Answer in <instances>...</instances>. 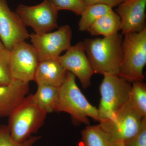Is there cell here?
<instances>
[{"label": "cell", "instance_id": "cell-1", "mask_svg": "<svg viewBox=\"0 0 146 146\" xmlns=\"http://www.w3.org/2000/svg\"><path fill=\"white\" fill-rule=\"evenodd\" d=\"M123 38L120 33L83 41L85 52L95 74L118 76L123 59Z\"/></svg>", "mask_w": 146, "mask_h": 146}, {"label": "cell", "instance_id": "cell-2", "mask_svg": "<svg viewBox=\"0 0 146 146\" xmlns=\"http://www.w3.org/2000/svg\"><path fill=\"white\" fill-rule=\"evenodd\" d=\"M55 112H66L76 121L89 125V117L100 122L98 108L88 102L76 82V76L70 72L59 87Z\"/></svg>", "mask_w": 146, "mask_h": 146}, {"label": "cell", "instance_id": "cell-3", "mask_svg": "<svg viewBox=\"0 0 146 146\" xmlns=\"http://www.w3.org/2000/svg\"><path fill=\"white\" fill-rule=\"evenodd\" d=\"M47 114L32 95L26 97L9 116L7 126L13 140L18 143L26 141L43 125Z\"/></svg>", "mask_w": 146, "mask_h": 146}, {"label": "cell", "instance_id": "cell-4", "mask_svg": "<svg viewBox=\"0 0 146 146\" xmlns=\"http://www.w3.org/2000/svg\"><path fill=\"white\" fill-rule=\"evenodd\" d=\"M118 76L130 82L143 81L146 64V28L139 32L124 34Z\"/></svg>", "mask_w": 146, "mask_h": 146}, {"label": "cell", "instance_id": "cell-5", "mask_svg": "<svg viewBox=\"0 0 146 146\" xmlns=\"http://www.w3.org/2000/svg\"><path fill=\"white\" fill-rule=\"evenodd\" d=\"M131 83L118 76H104L100 87L99 122L114 117L129 101Z\"/></svg>", "mask_w": 146, "mask_h": 146}, {"label": "cell", "instance_id": "cell-6", "mask_svg": "<svg viewBox=\"0 0 146 146\" xmlns=\"http://www.w3.org/2000/svg\"><path fill=\"white\" fill-rule=\"evenodd\" d=\"M145 117L129 101L114 117L99 125L110 141L125 142L138 133Z\"/></svg>", "mask_w": 146, "mask_h": 146}, {"label": "cell", "instance_id": "cell-7", "mask_svg": "<svg viewBox=\"0 0 146 146\" xmlns=\"http://www.w3.org/2000/svg\"><path fill=\"white\" fill-rule=\"evenodd\" d=\"M72 35L70 27L65 25L56 31L32 33L29 37L40 61L59 57L63 51L67 50L71 46Z\"/></svg>", "mask_w": 146, "mask_h": 146}, {"label": "cell", "instance_id": "cell-8", "mask_svg": "<svg viewBox=\"0 0 146 146\" xmlns=\"http://www.w3.org/2000/svg\"><path fill=\"white\" fill-rule=\"evenodd\" d=\"M58 12L47 0L32 6L19 5L16 9L26 27H31L36 34L50 32L58 28Z\"/></svg>", "mask_w": 146, "mask_h": 146}, {"label": "cell", "instance_id": "cell-9", "mask_svg": "<svg viewBox=\"0 0 146 146\" xmlns=\"http://www.w3.org/2000/svg\"><path fill=\"white\" fill-rule=\"evenodd\" d=\"M39 63L35 49L25 41L17 44L10 51V70L13 79L26 83L34 80Z\"/></svg>", "mask_w": 146, "mask_h": 146}, {"label": "cell", "instance_id": "cell-10", "mask_svg": "<svg viewBox=\"0 0 146 146\" xmlns=\"http://www.w3.org/2000/svg\"><path fill=\"white\" fill-rule=\"evenodd\" d=\"M29 36L20 16L11 10L6 0H0V40L5 48L11 51Z\"/></svg>", "mask_w": 146, "mask_h": 146}, {"label": "cell", "instance_id": "cell-11", "mask_svg": "<svg viewBox=\"0 0 146 146\" xmlns=\"http://www.w3.org/2000/svg\"><path fill=\"white\" fill-rule=\"evenodd\" d=\"M58 59L66 70L78 78L84 89L91 85V77L95 73L86 56L83 42L71 46Z\"/></svg>", "mask_w": 146, "mask_h": 146}, {"label": "cell", "instance_id": "cell-12", "mask_svg": "<svg viewBox=\"0 0 146 146\" xmlns=\"http://www.w3.org/2000/svg\"><path fill=\"white\" fill-rule=\"evenodd\" d=\"M146 0H125L116 9L123 34L138 33L146 27Z\"/></svg>", "mask_w": 146, "mask_h": 146}, {"label": "cell", "instance_id": "cell-13", "mask_svg": "<svg viewBox=\"0 0 146 146\" xmlns=\"http://www.w3.org/2000/svg\"><path fill=\"white\" fill-rule=\"evenodd\" d=\"M29 91V83L13 79L8 85L0 86V117L9 116Z\"/></svg>", "mask_w": 146, "mask_h": 146}, {"label": "cell", "instance_id": "cell-14", "mask_svg": "<svg viewBox=\"0 0 146 146\" xmlns=\"http://www.w3.org/2000/svg\"><path fill=\"white\" fill-rule=\"evenodd\" d=\"M68 71L58 58L39 61L34 80L37 85L46 84L59 87L65 81Z\"/></svg>", "mask_w": 146, "mask_h": 146}, {"label": "cell", "instance_id": "cell-15", "mask_svg": "<svg viewBox=\"0 0 146 146\" xmlns=\"http://www.w3.org/2000/svg\"><path fill=\"white\" fill-rule=\"evenodd\" d=\"M121 30V19L112 9L98 18L87 31L94 36L106 37L117 34Z\"/></svg>", "mask_w": 146, "mask_h": 146}, {"label": "cell", "instance_id": "cell-16", "mask_svg": "<svg viewBox=\"0 0 146 146\" xmlns=\"http://www.w3.org/2000/svg\"><path fill=\"white\" fill-rule=\"evenodd\" d=\"M37 86L36 93L32 95L33 100L47 114L55 112L59 87L46 84H38Z\"/></svg>", "mask_w": 146, "mask_h": 146}, {"label": "cell", "instance_id": "cell-17", "mask_svg": "<svg viewBox=\"0 0 146 146\" xmlns=\"http://www.w3.org/2000/svg\"><path fill=\"white\" fill-rule=\"evenodd\" d=\"M112 9L111 7L102 4L86 5L80 15L79 30L81 31H87L98 18Z\"/></svg>", "mask_w": 146, "mask_h": 146}, {"label": "cell", "instance_id": "cell-18", "mask_svg": "<svg viewBox=\"0 0 146 146\" xmlns=\"http://www.w3.org/2000/svg\"><path fill=\"white\" fill-rule=\"evenodd\" d=\"M82 146H110V141L100 126L88 125L82 131Z\"/></svg>", "mask_w": 146, "mask_h": 146}, {"label": "cell", "instance_id": "cell-19", "mask_svg": "<svg viewBox=\"0 0 146 146\" xmlns=\"http://www.w3.org/2000/svg\"><path fill=\"white\" fill-rule=\"evenodd\" d=\"M129 101L143 117H146V85L143 81L132 82Z\"/></svg>", "mask_w": 146, "mask_h": 146}, {"label": "cell", "instance_id": "cell-20", "mask_svg": "<svg viewBox=\"0 0 146 146\" xmlns=\"http://www.w3.org/2000/svg\"><path fill=\"white\" fill-rule=\"evenodd\" d=\"M57 11L61 10L71 11L80 16L86 5L82 0H47Z\"/></svg>", "mask_w": 146, "mask_h": 146}, {"label": "cell", "instance_id": "cell-21", "mask_svg": "<svg viewBox=\"0 0 146 146\" xmlns=\"http://www.w3.org/2000/svg\"><path fill=\"white\" fill-rule=\"evenodd\" d=\"M10 51L5 48L0 51V86L8 85L13 80L10 67Z\"/></svg>", "mask_w": 146, "mask_h": 146}, {"label": "cell", "instance_id": "cell-22", "mask_svg": "<svg viewBox=\"0 0 146 146\" xmlns=\"http://www.w3.org/2000/svg\"><path fill=\"white\" fill-rule=\"evenodd\" d=\"M39 138V136H31L23 143H17L11 136L8 126L0 127V146H32Z\"/></svg>", "mask_w": 146, "mask_h": 146}, {"label": "cell", "instance_id": "cell-23", "mask_svg": "<svg viewBox=\"0 0 146 146\" xmlns=\"http://www.w3.org/2000/svg\"><path fill=\"white\" fill-rule=\"evenodd\" d=\"M123 143L125 146H146V117L143 119L138 133Z\"/></svg>", "mask_w": 146, "mask_h": 146}, {"label": "cell", "instance_id": "cell-24", "mask_svg": "<svg viewBox=\"0 0 146 146\" xmlns=\"http://www.w3.org/2000/svg\"><path fill=\"white\" fill-rule=\"evenodd\" d=\"M125 0H82L86 5L95 4H102L111 7L118 6Z\"/></svg>", "mask_w": 146, "mask_h": 146}, {"label": "cell", "instance_id": "cell-25", "mask_svg": "<svg viewBox=\"0 0 146 146\" xmlns=\"http://www.w3.org/2000/svg\"><path fill=\"white\" fill-rule=\"evenodd\" d=\"M110 146H125L123 142L122 141H110Z\"/></svg>", "mask_w": 146, "mask_h": 146}, {"label": "cell", "instance_id": "cell-26", "mask_svg": "<svg viewBox=\"0 0 146 146\" xmlns=\"http://www.w3.org/2000/svg\"><path fill=\"white\" fill-rule=\"evenodd\" d=\"M5 47L3 44L1 40H0V51L2 50Z\"/></svg>", "mask_w": 146, "mask_h": 146}]
</instances>
